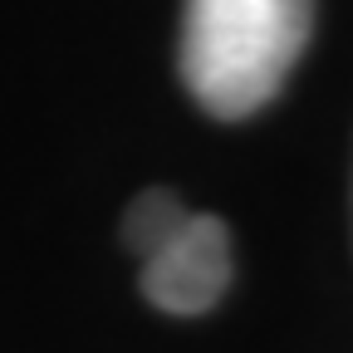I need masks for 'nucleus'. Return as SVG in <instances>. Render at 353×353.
I'll return each mask as SVG.
<instances>
[{
    "instance_id": "obj_1",
    "label": "nucleus",
    "mask_w": 353,
    "mask_h": 353,
    "mask_svg": "<svg viewBox=\"0 0 353 353\" xmlns=\"http://www.w3.org/2000/svg\"><path fill=\"white\" fill-rule=\"evenodd\" d=\"M314 34V0H187L182 79L216 118L265 108Z\"/></svg>"
},
{
    "instance_id": "obj_2",
    "label": "nucleus",
    "mask_w": 353,
    "mask_h": 353,
    "mask_svg": "<svg viewBox=\"0 0 353 353\" xmlns=\"http://www.w3.org/2000/svg\"><path fill=\"white\" fill-rule=\"evenodd\" d=\"M231 285V231L216 216L192 211L152 260H143V294L162 314H206Z\"/></svg>"
},
{
    "instance_id": "obj_3",
    "label": "nucleus",
    "mask_w": 353,
    "mask_h": 353,
    "mask_svg": "<svg viewBox=\"0 0 353 353\" xmlns=\"http://www.w3.org/2000/svg\"><path fill=\"white\" fill-rule=\"evenodd\" d=\"M187 216L192 211L176 201L167 187H152V192H143L138 201L123 211V245L138 255V260H152L176 231L187 226Z\"/></svg>"
}]
</instances>
